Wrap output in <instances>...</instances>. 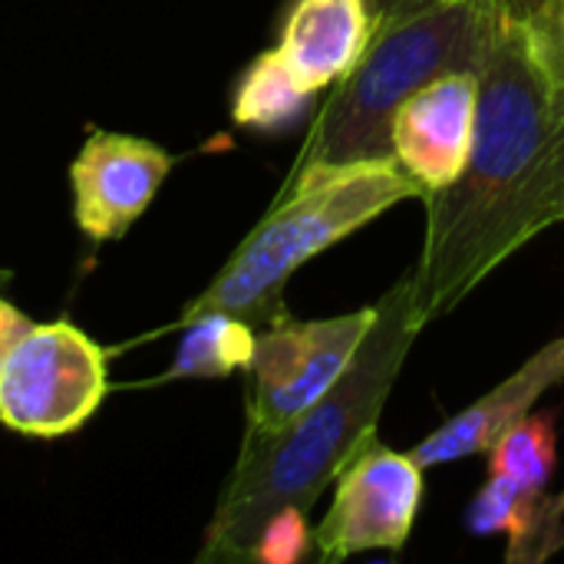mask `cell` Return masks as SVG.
<instances>
[{"label":"cell","instance_id":"6da1fadb","mask_svg":"<svg viewBox=\"0 0 564 564\" xmlns=\"http://www.w3.org/2000/svg\"><path fill=\"white\" fill-rule=\"evenodd\" d=\"M423 202L426 238L410 268L416 330L456 311L539 231L564 221V83L509 10L479 76L469 159Z\"/></svg>","mask_w":564,"mask_h":564},{"label":"cell","instance_id":"7a4b0ae2","mask_svg":"<svg viewBox=\"0 0 564 564\" xmlns=\"http://www.w3.org/2000/svg\"><path fill=\"white\" fill-rule=\"evenodd\" d=\"M420 330L410 321V271L380 297L370 334L344 377L278 433H248L198 552L202 564L251 562L264 525L311 512L344 466L377 436L383 406Z\"/></svg>","mask_w":564,"mask_h":564},{"label":"cell","instance_id":"3957f363","mask_svg":"<svg viewBox=\"0 0 564 564\" xmlns=\"http://www.w3.org/2000/svg\"><path fill=\"white\" fill-rule=\"evenodd\" d=\"M502 0H440L406 17L373 23L360 59L334 83L281 192L334 169L393 159V119L426 83L446 73H486Z\"/></svg>","mask_w":564,"mask_h":564},{"label":"cell","instance_id":"277c9868","mask_svg":"<svg viewBox=\"0 0 564 564\" xmlns=\"http://www.w3.org/2000/svg\"><path fill=\"white\" fill-rule=\"evenodd\" d=\"M406 198H423V192L397 159L344 165L307 185L281 192L208 291L188 304L182 321L205 311H225L251 327L278 324L288 317L284 284L301 264L367 228Z\"/></svg>","mask_w":564,"mask_h":564},{"label":"cell","instance_id":"5b68a950","mask_svg":"<svg viewBox=\"0 0 564 564\" xmlns=\"http://www.w3.org/2000/svg\"><path fill=\"white\" fill-rule=\"evenodd\" d=\"M106 397V357L76 327L33 324L0 367V423L40 440L79 430Z\"/></svg>","mask_w":564,"mask_h":564},{"label":"cell","instance_id":"8992f818","mask_svg":"<svg viewBox=\"0 0 564 564\" xmlns=\"http://www.w3.org/2000/svg\"><path fill=\"white\" fill-rule=\"evenodd\" d=\"M373 317L377 304L327 321L281 317L264 327L248 364V433H278L334 390Z\"/></svg>","mask_w":564,"mask_h":564},{"label":"cell","instance_id":"52a82bcc","mask_svg":"<svg viewBox=\"0 0 564 564\" xmlns=\"http://www.w3.org/2000/svg\"><path fill=\"white\" fill-rule=\"evenodd\" d=\"M420 502L423 466L373 436L334 479V502L314 529L317 558L340 564L360 552H400Z\"/></svg>","mask_w":564,"mask_h":564},{"label":"cell","instance_id":"ba28073f","mask_svg":"<svg viewBox=\"0 0 564 564\" xmlns=\"http://www.w3.org/2000/svg\"><path fill=\"white\" fill-rule=\"evenodd\" d=\"M175 159L155 142L93 132L69 169L76 225L96 238L112 241L149 208Z\"/></svg>","mask_w":564,"mask_h":564},{"label":"cell","instance_id":"9c48e42d","mask_svg":"<svg viewBox=\"0 0 564 564\" xmlns=\"http://www.w3.org/2000/svg\"><path fill=\"white\" fill-rule=\"evenodd\" d=\"M479 116V73L459 69L420 86L393 119V159L423 198L443 192L466 165Z\"/></svg>","mask_w":564,"mask_h":564},{"label":"cell","instance_id":"30bf717a","mask_svg":"<svg viewBox=\"0 0 564 564\" xmlns=\"http://www.w3.org/2000/svg\"><path fill=\"white\" fill-rule=\"evenodd\" d=\"M558 383H564V334L558 340L545 344L539 354H532L512 377H506L486 397H479L449 423L433 430L410 453L423 469L489 453Z\"/></svg>","mask_w":564,"mask_h":564},{"label":"cell","instance_id":"8fae6325","mask_svg":"<svg viewBox=\"0 0 564 564\" xmlns=\"http://www.w3.org/2000/svg\"><path fill=\"white\" fill-rule=\"evenodd\" d=\"M370 36L373 13L367 0H297L278 53L304 89L321 93L360 59Z\"/></svg>","mask_w":564,"mask_h":564},{"label":"cell","instance_id":"7c38bea8","mask_svg":"<svg viewBox=\"0 0 564 564\" xmlns=\"http://www.w3.org/2000/svg\"><path fill=\"white\" fill-rule=\"evenodd\" d=\"M466 522L476 535H506L509 564H542L564 549V492L489 476Z\"/></svg>","mask_w":564,"mask_h":564},{"label":"cell","instance_id":"4fadbf2b","mask_svg":"<svg viewBox=\"0 0 564 564\" xmlns=\"http://www.w3.org/2000/svg\"><path fill=\"white\" fill-rule=\"evenodd\" d=\"M185 334L178 354L165 373V380H195V377H231L235 370H248L258 330L225 311H205L182 321Z\"/></svg>","mask_w":564,"mask_h":564},{"label":"cell","instance_id":"5bb4252c","mask_svg":"<svg viewBox=\"0 0 564 564\" xmlns=\"http://www.w3.org/2000/svg\"><path fill=\"white\" fill-rule=\"evenodd\" d=\"M317 93L304 89L278 50L261 53L241 76L231 102V119L245 129L281 132L294 126Z\"/></svg>","mask_w":564,"mask_h":564},{"label":"cell","instance_id":"9a60e30c","mask_svg":"<svg viewBox=\"0 0 564 564\" xmlns=\"http://www.w3.org/2000/svg\"><path fill=\"white\" fill-rule=\"evenodd\" d=\"M555 469V420L549 413H529L489 449V476L512 479L519 486H549Z\"/></svg>","mask_w":564,"mask_h":564},{"label":"cell","instance_id":"2e32d148","mask_svg":"<svg viewBox=\"0 0 564 564\" xmlns=\"http://www.w3.org/2000/svg\"><path fill=\"white\" fill-rule=\"evenodd\" d=\"M311 542H314V535L307 532V512H301V509H284V512H278V516L264 525V532H261V539H258V545H254L251 562L294 564L307 555Z\"/></svg>","mask_w":564,"mask_h":564},{"label":"cell","instance_id":"e0dca14e","mask_svg":"<svg viewBox=\"0 0 564 564\" xmlns=\"http://www.w3.org/2000/svg\"><path fill=\"white\" fill-rule=\"evenodd\" d=\"M516 17H522L539 53L564 83V0H532V7Z\"/></svg>","mask_w":564,"mask_h":564},{"label":"cell","instance_id":"ac0fdd59","mask_svg":"<svg viewBox=\"0 0 564 564\" xmlns=\"http://www.w3.org/2000/svg\"><path fill=\"white\" fill-rule=\"evenodd\" d=\"M33 324L13 307V304H7L3 297H0V367H3V360H7V354L17 347V340L30 330Z\"/></svg>","mask_w":564,"mask_h":564},{"label":"cell","instance_id":"d6986e66","mask_svg":"<svg viewBox=\"0 0 564 564\" xmlns=\"http://www.w3.org/2000/svg\"><path fill=\"white\" fill-rule=\"evenodd\" d=\"M370 3V13H373V23H383V20H393V17H406V13H416L423 7H433L440 0H367Z\"/></svg>","mask_w":564,"mask_h":564},{"label":"cell","instance_id":"ffe728a7","mask_svg":"<svg viewBox=\"0 0 564 564\" xmlns=\"http://www.w3.org/2000/svg\"><path fill=\"white\" fill-rule=\"evenodd\" d=\"M529 3H532V0H502V7H506L509 13H522V10H529Z\"/></svg>","mask_w":564,"mask_h":564}]
</instances>
